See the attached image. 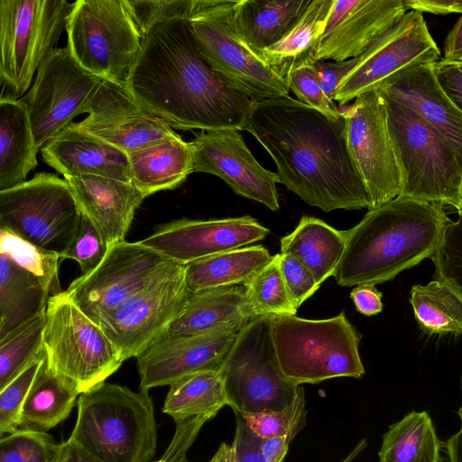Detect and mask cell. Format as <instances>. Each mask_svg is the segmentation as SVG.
Here are the masks:
<instances>
[{"mask_svg":"<svg viewBox=\"0 0 462 462\" xmlns=\"http://www.w3.org/2000/svg\"><path fill=\"white\" fill-rule=\"evenodd\" d=\"M126 88L147 112L181 130H245L254 101L200 54L189 18L161 22L142 37Z\"/></svg>","mask_w":462,"mask_h":462,"instance_id":"cell-1","label":"cell"},{"mask_svg":"<svg viewBox=\"0 0 462 462\" xmlns=\"http://www.w3.org/2000/svg\"><path fill=\"white\" fill-rule=\"evenodd\" d=\"M273 160L279 183L328 213L371 208L349 153L344 118L332 120L290 96L255 102L245 125Z\"/></svg>","mask_w":462,"mask_h":462,"instance_id":"cell-2","label":"cell"},{"mask_svg":"<svg viewBox=\"0 0 462 462\" xmlns=\"http://www.w3.org/2000/svg\"><path fill=\"white\" fill-rule=\"evenodd\" d=\"M449 221L442 204L399 195L344 231L346 247L333 277L343 287L392 280L430 258Z\"/></svg>","mask_w":462,"mask_h":462,"instance_id":"cell-3","label":"cell"},{"mask_svg":"<svg viewBox=\"0 0 462 462\" xmlns=\"http://www.w3.org/2000/svg\"><path fill=\"white\" fill-rule=\"evenodd\" d=\"M69 439L101 462H149L157 444L152 401L148 391L134 392L101 383L82 393Z\"/></svg>","mask_w":462,"mask_h":462,"instance_id":"cell-4","label":"cell"},{"mask_svg":"<svg viewBox=\"0 0 462 462\" xmlns=\"http://www.w3.org/2000/svg\"><path fill=\"white\" fill-rule=\"evenodd\" d=\"M271 332L280 367L297 386L365 374L359 355L362 335L344 312L325 319L272 317Z\"/></svg>","mask_w":462,"mask_h":462,"instance_id":"cell-5","label":"cell"},{"mask_svg":"<svg viewBox=\"0 0 462 462\" xmlns=\"http://www.w3.org/2000/svg\"><path fill=\"white\" fill-rule=\"evenodd\" d=\"M383 96L402 175L400 195L457 208L462 204V165L455 151L419 113Z\"/></svg>","mask_w":462,"mask_h":462,"instance_id":"cell-6","label":"cell"},{"mask_svg":"<svg viewBox=\"0 0 462 462\" xmlns=\"http://www.w3.org/2000/svg\"><path fill=\"white\" fill-rule=\"evenodd\" d=\"M236 0H194L189 22L200 54L223 80L254 102L289 96L287 82L240 38Z\"/></svg>","mask_w":462,"mask_h":462,"instance_id":"cell-7","label":"cell"},{"mask_svg":"<svg viewBox=\"0 0 462 462\" xmlns=\"http://www.w3.org/2000/svg\"><path fill=\"white\" fill-rule=\"evenodd\" d=\"M67 47L86 71L125 86L142 35L125 0H78L67 23Z\"/></svg>","mask_w":462,"mask_h":462,"instance_id":"cell-8","label":"cell"},{"mask_svg":"<svg viewBox=\"0 0 462 462\" xmlns=\"http://www.w3.org/2000/svg\"><path fill=\"white\" fill-rule=\"evenodd\" d=\"M75 2L0 0V79L8 97H22L54 48Z\"/></svg>","mask_w":462,"mask_h":462,"instance_id":"cell-9","label":"cell"},{"mask_svg":"<svg viewBox=\"0 0 462 462\" xmlns=\"http://www.w3.org/2000/svg\"><path fill=\"white\" fill-rule=\"evenodd\" d=\"M43 349L48 366L73 381L80 394L105 382L125 361L101 328L65 291L48 300Z\"/></svg>","mask_w":462,"mask_h":462,"instance_id":"cell-10","label":"cell"},{"mask_svg":"<svg viewBox=\"0 0 462 462\" xmlns=\"http://www.w3.org/2000/svg\"><path fill=\"white\" fill-rule=\"evenodd\" d=\"M271 319H250L237 333L220 369L227 405L241 415L282 409L299 388L280 367Z\"/></svg>","mask_w":462,"mask_h":462,"instance_id":"cell-11","label":"cell"},{"mask_svg":"<svg viewBox=\"0 0 462 462\" xmlns=\"http://www.w3.org/2000/svg\"><path fill=\"white\" fill-rule=\"evenodd\" d=\"M82 213L67 180L49 172L0 191V227L62 255L76 238Z\"/></svg>","mask_w":462,"mask_h":462,"instance_id":"cell-12","label":"cell"},{"mask_svg":"<svg viewBox=\"0 0 462 462\" xmlns=\"http://www.w3.org/2000/svg\"><path fill=\"white\" fill-rule=\"evenodd\" d=\"M178 265L140 241L125 240L109 246L99 265L75 279L65 291L72 302L97 323L103 314Z\"/></svg>","mask_w":462,"mask_h":462,"instance_id":"cell-13","label":"cell"},{"mask_svg":"<svg viewBox=\"0 0 462 462\" xmlns=\"http://www.w3.org/2000/svg\"><path fill=\"white\" fill-rule=\"evenodd\" d=\"M341 113L347 148L369 195L371 208L391 201L402 193V186L383 94L379 89L364 93Z\"/></svg>","mask_w":462,"mask_h":462,"instance_id":"cell-14","label":"cell"},{"mask_svg":"<svg viewBox=\"0 0 462 462\" xmlns=\"http://www.w3.org/2000/svg\"><path fill=\"white\" fill-rule=\"evenodd\" d=\"M184 268L179 264L97 320L125 361L160 340L181 312L189 294Z\"/></svg>","mask_w":462,"mask_h":462,"instance_id":"cell-15","label":"cell"},{"mask_svg":"<svg viewBox=\"0 0 462 462\" xmlns=\"http://www.w3.org/2000/svg\"><path fill=\"white\" fill-rule=\"evenodd\" d=\"M102 80L82 69L67 46L50 54L21 98L27 106L40 150L81 114Z\"/></svg>","mask_w":462,"mask_h":462,"instance_id":"cell-16","label":"cell"},{"mask_svg":"<svg viewBox=\"0 0 462 462\" xmlns=\"http://www.w3.org/2000/svg\"><path fill=\"white\" fill-rule=\"evenodd\" d=\"M440 57L422 13L409 11L359 56L356 66L338 86L334 100L346 105L379 89L405 69L437 62Z\"/></svg>","mask_w":462,"mask_h":462,"instance_id":"cell-17","label":"cell"},{"mask_svg":"<svg viewBox=\"0 0 462 462\" xmlns=\"http://www.w3.org/2000/svg\"><path fill=\"white\" fill-rule=\"evenodd\" d=\"M85 119L72 125L129 153L177 134L163 119L144 110L125 86L102 80L84 106Z\"/></svg>","mask_w":462,"mask_h":462,"instance_id":"cell-18","label":"cell"},{"mask_svg":"<svg viewBox=\"0 0 462 462\" xmlns=\"http://www.w3.org/2000/svg\"><path fill=\"white\" fill-rule=\"evenodd\" d=\"M193 172L222 179L237 195L259 202L272 211L280 209L278 175L262 166L238 130L200 131L190 141Z\"/></svg>","mask_w":462,"mask_h":462,"instance_id":"cell-19","label":"cell"},{"mask_svg":"<svg viewBox=\"0 0 462 462\" xmlns=\"http://www.w3.org/2000/svg\"><path fill=\"white\" fill-rule=\"evenodd\" d=\"M270 230L251 216L182 218L158 226L141 244L181 265L264 239Z\"/></svg>","mask_w":462,"mask_h":462,"instance_id":"cell-20","label":"cell"},{"mask_svg":"<svg viewBox=\"0 0 462 462\" xmlns=\"http://www.w3.org/2000/svg\"><path fill=\"white\" fill-rule=\"evenodd\" d=\"M245 324L226 325L192 336L161 338L137 357L139 389L149 391L171 385L196 373L220 371Z\"/></svg>","mask_w":462,"mask_h":462,"instance_id":"cell-21","label":"cell"},{"mask_svg":"<svg viewBox=\"0 0 462 462\" xmlns=\"http://www.w3.org/2000/svg\"><path fill=\"white\" fill-rule=\"evenodd\" d=\"M406 13L403 0H334L314 62L359 57Z\"/></svg>","mask_w":462,"mask_h":462,"instance_id":"cell-22","label":"cell"},{"mask_svg":"<svg viewBox=\"0 0 462 462\" xmlns=\"http://www.w3.org/2000/svg\"><path fill=\"white\" fill-rule=\"evenodd\" d=\"M79 208L109 247L125 240L146 196L133 183L98 176H67Z\"/></svg>","mask_w":462,"mask_h":462,"instance_id":"cell-23","label":"cell"},{"mask_svg":"<svg viewBox=\"0 0 462 462\" xmlns=\"http://www.w3.org/2000/svg\"><path fill=\"white\" fill-rule=\"evenodd\" d=\"M379 89L425 118L451 145L462 165V112L440 88L433 63L411 67Z\"/></svg>","mask_w":462,"mask_h":462,"instance_id":"cell-24","label":"cell"},{"mask_svg":"<svg viewBox=\"0 0 462 462\" xmlns=\"http://www.w3.org/2000/svg\"><path fill=\"white\" fill-rule=\"evenodd\" d=\"M41 154L63 177L88 175L131 182L127 153L76 128L72 123L47 143Z\"/></svg>","mask_w":462,"mask_h":462,"instance_id":"cell-25","label":"cell"},{"mask_svg":"<svg viewBox=\"0 0 462 462\" xmlns=\"http://www.w3.org/2000/svg\"><path fill=\"white\" fill-rule=\"evenodd\" d=\"M252 318L244 285L189 291L181 312L162 337L201 334L226 325L245 324Z\"/></svg>","mask_w":462,"mask_h":462,"instance_id":"cell-26","label":"cell"},{"mask_svg":"<svg viewBox=\"0 0 462 462\" xmlns=\"http://www.w3.org/2000/svg\"><path fill=\"white\" fill-rule=\"evenodd\" d=\"M131 182L146 197L179 187L193 172L190 142L179 134L127 153Z\"/></svg>","mask_w":462,"mask_h":462,"instance_id":"cell-27","label":"cell"},{"mask_svg":"<svg viewBox=\"0 0 462 462\" xmlns=\"http://www.w3.org/2000/svg\"><path fill=\"white\" fill-rule=\"evenodd\" d=\"M39 147L22 99H0V191L26 181L37 166Z\"/></svg>","mask_w":462,"mask_h":462,"instance_id":"cell-28","label":"cell"},{"mask_svg":"<svg viewBox=\"0 0 462 462\" xmlns=\"http://www.w3.org/2000/svg\"><path fill=\"white\" fill-rule=\"evenodd\" d=\"M311 0H239L235 22L241 40L256 54L282 41Z\"/></svg>","mask_w":462,"mask_h":462,"instance_id":"cell-29","label":"cell"},{"mask_svg":"<svg viewBox=\"0 0 462 462\" xmlns=\"http://www.w3.org/2000/svg\"><path fill=\"white\" fill-rule=\"evenodd\" d=\"M345 247L344 231L309 216L302 217L295 229L281 238V254L296 258L320 285L333 276Z\"/></svg>","mask_w":462,"mask_h":462,"instance_id":"cell-30","label":"cell"},{"mask_svg":"<svg viewBox=\"0 0 462 462\" xmlns=\"http://www.w3.org/2000/svg\"><path fill=\"white\" fill-rule=\"evenodd\" d=\"M80 394L70 379L42 361L22 408L19 430L47 432L66 420Z\"/></svg>","mask_w":462,"mask_h":462,"instance_id":"cell-31","label":"cell"},{"mask_svg":"<svg viewBox=\"0 0 462 462\" xmlns=\"http://www.w3.org/2000/svg\"><path fill=\"white\" fill-rule=\"evenodd\" d=\"M272 259L261 245L226 251L184 265L185 282L192 292L245 285Z\"/></svg>","mask_w":462,"mask_h":462,"instance_id":"cell-32","label":"cell"},{"mask_svg":"<svg viewBox=\"0 0 462 462\" xmlns=\"http://www.w3.org/2000/svg\"><path fill=\"white\" fill-rule=\"evenodd\" d=\"M50 297L37 277L0 254V339L45 313Z\"/></svg>","mask_w":462,"mask_h":462,"instance_id":"cell-33","label":"cell"},{"mask_svg":"<svg viewBox=\"0 0 462 462\" xmlns=\"http://www.w3.org/2000/svg\"><path fill=\"white\" fill-rule=\"evenodd\" d=\"M334 0H311L296 26L279 42L257 55L287 82L296 68L312 64Z\"/></svg>","mask_w":462,"mask_h":462,"instance_id":"cell-34","label":"cell"},{"mask_svg":"<svg viewBox=\"0 0 462 462\" xmlns=\"http://www.w3.org/2000/svg\"><path fill=\"white\" fill-rule=\"evenodd\" d=\"M440 447L428 412L412 411L383 435L379 462H439Z\"/></svg>","mask_w":462,"mask_h":462,"instance_id":"cell-35","label":"cell"},{"mask_svg":"<svg viewBox=\"0 0 462 462\" xmlns=\"http://www.w3.org/2000/svg\"><path fill=\"white\" fill-rule=\"evenodd\" d=\"M162 412L175 422L200 415L216 416L227 405L220 371H204L185 376L171 383Z\"/></svg>","mask_w":462,"mask_h":462,"instance_id":"cell-36","label":"cell"},{"mask_svg":"<svg viewBox=\"0 0 462 462\" xmlns=\"http://www.w3.org/2000/svg\"><path fill=\"white\" fill-rule=\"evenodd\" d=\"M410 303L425 333L462 335V299L444 282L437 280L414 285Z\"/></svg>","mask_w":462,"mask_h":462,"instance_id":"cell-37","label":"cell"},{"mask_svg":"<svg viewBox=\"0 0 462 462\" xmlns=\"http://www.w3.org/2000/svg\"><path fill=\"white\" fill-rule=\"evenodd\" d=\"M44 327L45 313L0 339V390L43 353Z\"/></svg>","mask_w":462,"mask_h":462,"instance_id":"cell-38","label":"cell"},{"mask_svg":"<svg viewBox=\"0 0 462 462\" xmlns=\"http://www.w3.org/2000/svg\"><path fill=\"white\" fill-rule=\"evenodd\" d=\"M279 257L280 254L273 255L271 262L244 285L253 317L296 314L297 307L283 280Z\"/></svg>","mask_w":462,"mask_h":462,"instance_id":"cell-39","label":"cell"},{"mask_svg":"<svg viewBox=\"0 0 462 462\" xmlns=\"http://www.w3.org/2000/svg\"><path fill=\"white\" fill-rule=\"evenodd\" d=\"M0 254L37 277L51 296L63 291L59 279L62 258L59 254L37 246L3 227H0Z\"/></svg>","mask_w":462,"mask_h":462,"instance_id":"cell-40","label":"cell"},{"mask_svg":"<svg viewBox=\"0 0 462 462\" xmlns=\"http://www.w3.org/2000/svg\"><path fill=\"white\" fill-rule=\"evenodd\" d=\"M242 416L250 429L262 439L289 436L293 439L306 424L304 389L299 386L292 401L282 409Z\"/></svg>","mask_w":462,"mask_h":462,"instance_id":"cell-41","label":"cell"},{"mask_svg":"<svg viewBox=\"0 0 462 462\" xmlns=\"http://www.w3.org/2000/svg\"><path fill=\"white\" fill-rule=\"evenodd\" d=\"M59 444L46 432L17 430L0 441V462H55Z\"/></svg>","mask_w":462,"mask_h":462,"instance_id":"cell-42","label":"cell"},{"mask_svg":"<svg viewBox=\"0 0 462 462\" xmlns=\"http://www.w3.org/2000/svg\"><path fill=\"white\" fill-rule=\"evenodd\" d=\"M438 280L450 287L462 299V216L450 220L439 245L430 256Z\"/></svg>","mask_w":462,"mask_h":462,"instance_id":"cell-43","label":"cell"},{"mask_svg":"<svg viewBox=\"0 0 462 462\" xmlns=\"http://www.w3.org/2000/svg\"><path fill=\"white\" fill-rule=\"evenodd\" d=\"M44 357L43 351L21 374L0 390L1 435L10 434L19 430L23 405Z\"/></svg>","mask_w":462,"mask_h":462,"instance_id":"cell-44","label":"cell"},{"mask_svg":"<svg viewBox=\"0 0 462 462\" xmlns=\"http://www.w3.org/2000/svg\"><path fill=\"white\" fill-rule=\"evenodd\" d=\"M287 84L300 102L332 120L343 118L341 111L323 91L313 63L294 69L287 78Z\"/></svg>","mask_w":462,"mask_h":462,"instance_id":"cell-45","label":"cell"},{"mask_svg":"<svg viewBox=\"0 0 462 462\" xmlns=\"http://www.w3.org/2000/svg\"><path fill=\"white\" fill-rule=\"evenodd\" d=\"M142 37L157 23L171 18H189L194 0H125Z\"/></svg>","mask_w":462,"mask_h":462,"instance_id":"cell-46","label":"cell"},{"mask_svg":"<svg viewBox=\"0 0 462 462\" xmlns=\"http://www.w3.org/2000/svg\"><path fill=\"white\" fill-rule=\"evenodd\" d=\"M108 246L101 238L92 223L82 215L79 233L69 250L62 255L63 259L75 260L82 274L96 269L104 259Z\"/></svg>","mask_w":462,"mask_h":462,"instance_id":"cell-47","label":"cell"},{"mask_svg":"<svg viewBox=\"0 0 462 462\" xmlns=\"http://www.w3.org/2000/svg\"><path fill=\"white\" fill-rule=\"evenodd\" d=\"M279 261L286 287L298 309L316 292L320 284L310 271L293 256L280 254Z\"/></svg>","mask_w":462,"mask_h":462,"instance_id":"cell-48","label":"cell"},{"mask_svg":"<svg viewBox=\"0 0 462 462\" xmlns=\"http://www.w3.org/2000/svg\"><path fill=\"white\" fill-rule=\"evenodd\" d=\"M211 419L210 415H200L175 422V433L161 458L162 462H189L186 457L187 451L195 441L202 426Z\"/></svg>","mask_w":462,"mask_h":462,"instance_id":"cell-49","label":"cell"},{"mask_svg":"<svg viewBox=\"0 0 462 462\" xmlns=\"http://www.w3.org/2000/svg\"><path fill=\"white\" fill-rule=\"evenodd\" d=\"M236 430L232 442L236 462H265L261 450L262 438L248 426L244 417L234 412Z\"/></svg>","mask_w":462,"mask_h":462,"instance_id":"cell-50","label":"cell"},{"mask_svg":"<svg viewBox=\"0 0 462 462\" xmlns=\"http://www.w3.org/2000/svg\"><path fill=\"white\" fill-rule=\"evenodd\" d=\"M359 57L345 61L319 60L313 62L321 88L325 94L334 101L337 89L342 80L358 63Z\"/></svg>","mask_w":462,"mask_h":462,"instance_id":"cell-51","label":"cell"},{"mask_svg":"<svg viewBox=\"0 0 462 462\" xmlns=\"http://www.w3.org/2000/svg\"><path fill=\"white\" fill-rule=\"evenodd\" d=\"M436 79L452 103L462 112V69L440 60L433 63Z\"/></svg>","mask_w":462,"mask_h":462,"instance_id":"cell-52","label":"cell"},{"mask_svg":"<svg viewBox=\"0 0 462 462\" xmlns=\"http://www.w3.org/2000/svg\"><path fill=\"white\" fill-rule=\"evenodd\" d=\"M350 297L356 310L365 316L376 315L383 310L382 293L373 284L356 286Z\"/></svg>","mask_w":462,"mask_h":462,"instance_id":"cell-53","label":"cell"},{"mask_svg":"<svg viewBox=\"0 0 462 462\" xmlns=\"http://www.w3.org/2000/svg\"><path fill=\"white\" fill-rule=\"evenodd\" d=\"M407 10L435 14H461L462 0H403Z\"/></svg>","mask_w":462,"mask_h":462,"instance_id":"cell-54","label":"cell"},{"mask_svg":"<svg viewBox=\"0 0 462 462\" xmlns=\"http://www.w3.org/2000/svg\"><path fill=\"white\" fill-rule=\"evenodd\" d=\"M292 439L289 436L262 439L261 450L265 462H282Z\"/></svg>","mask_w":462,"mask_h":462,"instance_id":"cell-55","label":"cell"},{"mask_svg":"<svg viewBox=\"0 0 462 462\" xmlns=\"http://www.w3.org/2000/svg\"><path fill=\"white\" fill-rule=\"evenodd\" d=\"M442 60L454 63L462 61V14L447 35Z\"/></svg>","mask_w":462,"mask_h":462,"instance_id":"cell-56","label":"cell"},{"mask_svg":"<svg viewBox=\"0 0 462 462\" xmlns=\"http://www.w3.org/2000/svg\"><path fill=\"white\" fill-rule=\"evenodd\" d=\"M55 462H101L71 439L59 444Z\"/></svg>","mask_w":462,"mask_h":462,"instance_id":"cell-57","label":"cell"},{"mask_svg":"<svg viewBox=\"0 0 462 462\" xmlns=\"http://www.w3.org/2000/svg\"><path fill=\"white\" fill-rule=\"evenodd\" d=\"M460 387L462 391V376ZM457 415L460 420L459 430L457 433L451 435L445 443L448 462H462V405L457 410Z\"/></svg>","mask_w":462,"mask_h":462,"instance_id":"cell-58","label":"cell"},{"mask_svg":"<svg viewBox=\"0 0 462 462\" xmlns=\"http://www.w3.org/2000/svg\"><path fill=\"white\" fill-rule=\"evenodd\" d=\"M209 462H236L232 445L223 442Z\"/></svg>","mask_w":462,"mask_h":462,"instance_id":"cell-59","label":"cell"},{"mask_svg":"<svg viewBox=\"0 0 462 462\" xmlns=\"http://www.w3.org/2000/svg\"><path fill=\"white\" fill-rule=\"evenodd\" d=\"M367 442L365 439H362L354 448V449L341 461V462H352L366 447Z\"/></svg>","mask_w":462,"mask_h":462,"instance_id":"cell-60","label":"cell"},{"mask_svg":"<svg viewBox=\"0 0 462 462\" xmlns=\"http://www.w3.org/2000/svg\"><path fill=\"white\" fill-rule=\"evenodd\" d=\"M456 209H457L458 215L462 216V204L457 208H456Z\"/></svg>","mask_w":462,"mask_h":462,"instance_id":"cell-61","label":"cell"},{"mask_svg":"<svg viewBox=\"0 0 462 462\" xmlns=\"http://www.w3.org/2000/svg\"><path fill=\"white\" fill-rule=\"evenodd\" d=\"M452 63H454V62H452ZM455 64H456L457 66H458V67L462 69V61L455 62Z\"/></svg>","mask_w":462,"mask_h":462,"instance_id":"cell-62","label":"cell"}]
</instances>
